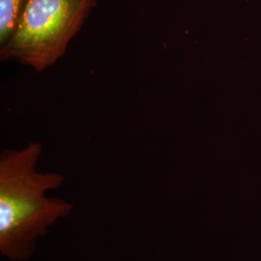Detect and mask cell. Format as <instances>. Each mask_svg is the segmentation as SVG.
Masks as SVG:
<instances>
[{
	"instance_id": "1",
	"label": "cell",
	"mask_w": 261,
	"mask_h": 261,
	"mask_svg": "<svg viewBox=\"0 0 261 261\" xmlns=\"http://www.w3.org/2000/svg\"><path fill=\"white\" fill-rule=\"evenodd\" d=\"M42 152V144L29 142L0 155V252L10 261L29 260L39 239L74 209L65 199L47 196L64 176L38 170Z\"/></svg>"
},
{
	"instance_id": "2",
	"label": "cell",
	"mask_w": 261,
	"mask_h": 261,
	"mask_svg": "<svg viewBox=\"0 0 261 261\" xmlns=\"http://www.w3.org/2000/svg\"><path fill=\"white\" fill-rule=\"evenodd\" d=\"M97 0H25L15 31L0 46V60L43 72L59 60Z\"/></svg>"
},
{
	"instance_id": "3",
	"label": "cell",
	"mask_w": 261,
	"mask_h": 261,
	"mask_svg": "<svg viewBox=\"0 0 261 261\" xmlns=\"http://www.w3.org/2000/svg\"><path fill=\"white\" fill-rule=\"evenodd\" d=\"M25 0H0V46L4 45L15 31Z\"/></svg>"
}]
</instances>
